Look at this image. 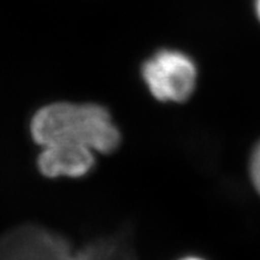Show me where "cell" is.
<instances>
[{"label": "cell", "mask_w": 260, "mask_h": 260, "mask_svg": "<svg viewBox=\"0 0 260 260\" xmlns=\"http://www.w3.org/2000/svg\"><path fill=\"white\" fill-rule=\"evenodd\" d=\"M31 132L41 146L72 144L109 153L120 142V133L109 113L90 104L57 103L44 106L35 114Z\"/></svg>", "instance_id": "obj_1"}, {"label": "cell", "mask_w": 260, "mask_h": 260, "mask_svg": "<svg viewBox=\"0 0 260 260\" xmlns=\"http://www.w3.org/2000/svg\"><path fill=\"white\" fill-rule=\"evenodd\" d=\"M142 75L153 96L161 101L182 103L194 90L197 71L186 55L162 51L144 65Z\"/></svg>", "instance_id": "obj_2"}, {"label": "cell", "mask_w": 260, "mask_h": 260, "mask_svg": "<svg viewBox=\"0 0 260 260\" xmlns=\"http://www.w3.org/2000/svg\"><path fill=\"white\" fill-rule=\"evenodd\" d=\"M39 155V169L47 177H81L94 164L93 150L72 144H53L43 146Z\"/></svg>", "instance_id": "obj_3"}, {"label": "cell", "mask_w": 260, "mask_h": 260, "mask_svg": "<svg viewBox=\"0 0 260 260\" xmlns=\"http://www.w3.org/2000/svg\"><path fill=\"white\" fill-rule=\"evenodd\" d=\"M251 178L256 190L260 192V144L253 151L252 159H251Z\"/></svg>", "instance_id": "obj_4"}, {"label": "cell", "mask_w": 260, "mask_h": 260, "mask_svg": "<svg viewBox=\"0 0 260 260\" xmlns=\"http://www.w3.org/2000/svg\"><path fill=\"white\" fill-rule=\"evenodd\" d=\"M256 12H257V16L260 19V0H256Z\"/></svg>", "instance_id": "obj_5"}, {"label": "cell", "mask_w": 260, "mask_h": 260, "mask_svg": "<svg viewBox=\"0 0 260 260\" xmlns=\"http://www.w3.org/2000/svg\"><path fill=\"white\" fill-rule=\"evenodd\" d=\"M182 260H202V259H199V257H186V259H182Z\"/></svg>", "instance_id": "obj_6"}]
</instances>
